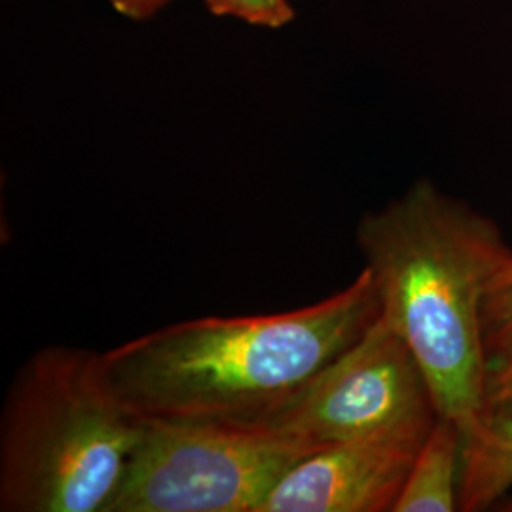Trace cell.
Returning a JSON list of instances; mask_svg holds the SVG:
<instances>
[{"mask_svg":"<svg viewBox=\"0 0 512 512\" xmlns=\"http://www.w3.org/2000/svg\"><path fill=\"white\" fill-rule=\"evenodd\" d=\"M461 446V429L439 416L423 440L391 512L459 511Z\"/></svg>","mask_w":512,"mask_h":512,"instance_id":"52a82bcc","label":"cell"},{"mask_svg":"<svg viewBox=\"0 0 512 512\" xmlns=\"http://www.w3.org/2000/svg\"><path fill=\"white\" fill-rule=\"evenodd\" d=\"M380 315L414 353L437 412L467 437L486 416L484 308L512 251L492 220L427 181L359 220Z\"/></svg>","mask_w":512,"mask_h":512,"instance_id":"7a4b0ae2","label":"cell"},{"mask_svg":"<svg viewBox=\"0 0 512 512\" xmlns=\"http://www.w3.org/2000/svg\"><path fill=\"white\" fill-rule=\"evenodd\" d=\"M423 440H349L298 461L258 512H391Z\"/></svg>","mask_w":512,"mask_h":512,"instance_id":"8992f818","label":"cell"},{"mask_svg":"<svg viewBox=\"0 0 512 512\" xmlns=\"http://www.w3.org/2000/svg\"><path fill=\"white\" fill-rule=\"evenodd\" d=\"M512 327V256L495 274L484 308V332L488 349Z\"/></svg>","mask_w":512,"mask_h":512,"instance_id":"8fae6325","label":"cell"},{"mask_svg":"<svg viewBox=\"0 0 512 512\" xmlns=\"http://www.w3.org/2000/svg\"><path fill=\"white\" fill-rule=\"evenodd\" d=\"M511 490L512 414L484 416L463 437L459 511H486Z\"/></svg>","mask_w":512,"mask_h":512,"instance_id":"ba28073f","label":"cell"},{"mask_svg":"<svg viewBox=\"0 0 512 512\" xmlns=\"http://www.w3.org/2000/svg\"><path fill=\"white\" fill-rule=\"evenodd\" d=\"M169 0H110L112 8L131 19H147L164 8Z\"/></svg>","mask_w":512,"mask_h":512,"instance_id":"7c38bea8","label":"cell"},{"mask_svg":"<svg viewBox=\"0 0 512 512\" xmlns=\"http://www.w3.org/2000/svg\"><path fill=\"white\" fill-rule=\"evenodd\" d=\"M439 418L414 353L382 315L272 416L253 425L310 440L319 448L404 435L425 439Z\"/></svg>","mask_w":512,"mask_h":512,"instance_id":"5b68a950","label":"cell"},{"mask_svg":"<svg viewBox=\"0 0 512 512\" xmlns=\"http://www.w3.org/2000/svg\"><path fill=\"white\" fill-rule=\"evenodd\" d=\"M217 16H232L262 27H283L294 18L287 0H205Z\"/></svg>","mask_w":512,"mask_h":512,"instance_id":"30bf717a","label":"cell"},{"mask_svg":"<svg viewBox=\"0 0 512 512\" xmlns=\"http://www.w3.org/2000/svg\"><path fill=\"white\" fill-rule=\"evenodd\" d=\"M319 450L264 425L143 418L103 512H258L277 482Z\"/></svg>","mask_w":512,"mask_h":512,"instance_id":"277c9868","label":"cell"},{"mask_svg":"<svg viewBox=\"0 0 512 512\" xmlns=\"http://www.w3.org/2000/svg\"><path fill=\"white\" fill-rule=\"evenodd\" d=\"M141 429L101 353L38 349L19 366L0 414V511H105Z\"/></svg>","mask_w":512,"mask_h":512,"instance_id":"3957f363","label":"cell"},{"mask_svg":"<svg viewBox=\"0 0 512 512\" xmlns=\"http://www.w3.org/2000/svg\"><path fill=\"white\" fill-rule=\"evenodd\" d=\"M486 416L512 414V327L488 349Z\"/></svg>","mask_w":512,"mask_h":512,"instance_id":"9c48e42d","label":"cell"},{"mask_svg":"<svg viewBox=\"0 0 512 512\" xmlns=\"http://www.w3.org/2000/svg\"><path fill=\"white\" fill-rule=\"evenodd\" d=\"M380 315L368 268L298 310L202 317L101 353L107 380L148 420L260 423L351 348Z\"/></svg>","mask_w":512,"mask_h":512,"instance_id":"6da1fadb","label":"cell"}]
</instances>
